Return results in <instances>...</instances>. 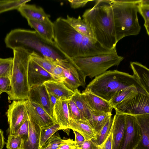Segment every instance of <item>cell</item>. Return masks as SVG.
Returning a JSON list of instances; mask_svg holds the SVG:
<instances>
[{"mask_svg":"<svg viewBox=\"0 0 149 149\" xmlns=\"http://www.w3.org/2000/svg\"><path fill=\"white\" fill-rule=\"evenodd\" d=\"M6 47L13 50L21 48L30 53L34 52L50 61L58 64L73 59L65 54L55 42L42 38L35 31L16 29L12 30L5 38Z\"/></svg>","mask_w":149,"mask_h":149,"instance_id":"cell-1","label":"cell"},{"mask_svg":"<svg viewBox=\"0 0 149 149\" xmlns=\"http://www.w3.org/2000/svg\"><path fill=\"white\" fill-rule=\"evenodd\" d=\"M54 41L58 47L72 59L93 55L97 44L93 38L82 35L60 17L53 22Z\"/></svg>","mask_w":149,"mask_h":149,"instance_id":"cell-2","label":"cell"},{"mask_svg":"<svg viewBox=\"0 0 149 149\" xmlns=\"http://www.w3.org/2000/svg\"><path fill=\"white\" fill-rule=\"evenodd\" d=\"M95 1L94 6L86 10L82 17L91 27L94 38L104 48L113 49L117 42L111 2L110 0Z\"/></svg>","mask_w":149,"mask_h":149,"instance_id":"cell-3","label":"cell"},{"mask_svg":"<svg viewBox=\"0 0 149 149\" xmlns=\"http://www.w3.org/2000/svg\"><path fill=\"white\" fill-rule=\"evenodd\" d=\"M133 88H136L140 93L149 95L133 75L117 70H107L95 77L86 87L109 102L117 92Z\"/></svg>","mask_w":149,"mask_h":149,"instance_id":"cell-4","label":"cell"},{"mask_svg":"<svg viewBox=\"0 0 149 149\" xmlns=\"http://www.w3.org/2000/svg\"><path fill=\"white\" fill-rule=\"evenodd\" d=\"M13 64L11 75L10 89L7 93L9 100L28 99L30 88L27 69L31 53L21 48L13 49Z\"/></svg>","mask_w":149,"mask_h":149,"instance_id":"cell-5","label":"cell"},{"mask_svg":"<svg viewBox=\"0 0 149 149\" xmlns=\"http://www.w3.org/2000/svg\"><path fill=\"white\" fill-rule=\"evenodd\" d=\"M111 2L117 42L125 37L138 35L141 29L137 15L138 4Z\"/></svg>","mask_w":149,"mask_h":149,"instance_id":"cell-6","label":"cell"},{"mask_svg":"<svg viewBox=\"0 0 149 149\" xmlns=\"http://www.w3.org/2000/svg\"><path fill=\"white\" fill-rule=\"evenodd\" d=\"M124 59L123 57L118 54L116 50L109 53L72 59L85 76L92 79L104 73L111 67L118 65Z\"/></svg>","mask_w":149,"mask_h":149,"instance_id":"cell-7","label":"cell"},{"mask_svg":"<svg viewBox=\"0 0 149 149\" xmlns=\"http://www.w3.org/2000/svg\"><path fill=\"white\" fill-rule=\"evenodd\" d=\"M25 102L24 100H14L9 105L6 114L9 134L17 135L19 127L28 118Z\"/></svg>","mask_w":149,"mask_h":149,"instance_id":"cell-8","label":"cell"},{"mask_svg":"<svg viewBox=\"0 0 149 149\" xmlns=\"http://www.w3.org/2000/svg\"><path fill=\"white\" fill-rule=\"evenodd\" d=\"M58 65L63 68L65 79L62 82L68 88L74 92L79 86L85 87L86 77L74 63L67 61Z\"/></svg>","mask_w":149,"mask_h":149,"instance_id":"cell-9","label":"cell"},{"mask_svg":"<svg viewBox=\"0 0 149 149\" xmlns=\"http://www.w3.org/2000/svg\"><path fill=\"white\" fill-rule=\"evenodd\" d=\"M125 115V132L120 149H135L141 141V129L135 116Z\"/></svg>","mask_w":149,"mask_h":149,"instance_id":"cell-10","label":"cell"},{"mask_svg":"<svg viewBox=\"0 0 149 149\" xmlns=\"http://www.w3.org/2000/svg\"><path fill=\"white\" fill-rule=\"evenodd\" d=\"M115 110L116 113L132 116L149 114V95L139 92L130 101Z\"/></svg>","mask_w":149,"mask_h":149,"instance_id":"cell-11","label":"cell"},{"mask_svg":"<svg viewBox=\"0 0 149 149\" xmlns=\"http://www.w3.org/2000/svg\"><path fill=\"white\" fill-rule=\"evenodd\" d=\"M25 106L28 116L41 129L55 123L53 118L38 104L27 99L26 100Z\"/></svg>","mask_w":149,"mask_h":149,"instance_id":"cell-12","label":"cell"},{"mask_svg":"<svg viewBox=\"0 0 149 149\" xmlns=\"http://www.w3.org/2000/svg\"><path fill=\"white\" fill-rule=\"evenodd\" d=\"M27 79L29 88L41 85L47 81H57L51 74L38 65L31 58L28 67Z\"/></svg>","mask_w":149,"mask_h":149,"instance_id":"cell-13","label":"cell"},{"mask_svg":"<svg viewBox=\"0 0 149 149\" xmlns=\"http://www.w3.org/2000/svg\"><path fill=\"white\" fill-rule=\"evenodd\" d=\"M28 99L39 105L54 120L48 93L43 84L30 88Z\"/></svg>","mask_w":149,"mask_h":149,"instance_id":"cell-14","label":"cell"},{"mask_svg":"<svg viewBox=\"0 0 149 149\" xmlns=\"http://www.w3.org/2000/svg\"><path fill=\"white\" fill-rule=\"evenodd\" d=\"M81 93L86 103L91 111L112 112L113 108L109 102L95 94L86 88Z\"/></svg>","mask_w":149,"mask_h":149,"instance_id":"cell-15","label":"cell"},{"mask_svg":"<svg viewBox=\"0 0 149 149\" xmlns=\"http://www.w3.org/2000/svg\"><path fill=\"white\" fill-rule=\"evenodd\" d=\"M68 100L64 98H58L54 106L53 113L55 123L59 125L60 130H67L69 132L70 118L68 107Z\"/></svg>","mask_w":149,"mask_h":149,"instance_id":"cell-16","label":"cell"},{"mask_svg":"<svg viewBox=\"0 0 149 149\" xmlns=\"http://www.w3.org/2000/svg\"><path fill=\"white\" fill-rule=\"evenodd\" d=\"M125 114L116 113L113 118L112 149H120L125 134Z\"/></svg>","mask_w":149,"mask_h":149,"instance_id":"cell-17","label":"cell"},{"mask_svg":"<svg viewBox=\"0 0 149 149\" xmlns=\"http://www.w3.org/2000/svg\"><path fill=\"white\" fill-rule=\"evenodd\" d=\"M68 128L81 134L85 140L94 141L97 138V133L87 120L69 118Z\"/></svg>","mask_w":149,"mask_h":149,"instance_id":"cell-18","label":"cell"},{"mask_svg":"<svg viewBox=\"0 0 149 149\" xmlns=\"http://www.w3.org/2000/svg\"><path fill=\"white\" fill-rule=\"evenodd\" d=\"M29 134L27 141L22 142L21 149H40V127L28 116Z\"/></svg>","mask_w":149,"mask_h":149,"instance_id":"cell-19","label":"cell"},{"mask_svg":"<svg viewBox=\"0 0 149 149\" xmlns=\"http://www.w3.org/2000/svg\"><path fill=\"white\" fill-rule=\"evenodd\" d=\"M27 20L29 25L41 37L49 41H54V24L50 19L44 21Z\"/></svg>","mask_w":149,"mask_h":149,"instance_id":"cell-20","label":"cell"},{"mask_svg":"<svg viewBox=\"0 0 149 149\" xmlns=\"http://www.w3.org/2000/svg\"><path fill=\"white\" fill-rule=\"evenodd\" d=\"M17 10L27 20L44 21L49 19L50 15L46 14L42 8L35 5L26 4Z\"/></svg>","mask_w":149,"mask_h":149,"instance_id":"cell-21","label":"cell"},{"mask_svg":"<svg viewBox=\"0 0 149 149\" xmlns=\"http://www.w3.org/2000/svg\"><path fill=\"white\" fill-rule=\"evenodd\" d=\"M49 93L58 98L69 99L74 92L68 88L62 82L56 81H48L43 84Z\"/></svg>","mask_w":149,"mask_h":149,"instance_id":"cell-22","label":"cell"},{"mask_svg":"<svg viewBox=\"0 0 149 149\" xmlns=\"http://www.w3.org/2000/svg\"><path fill=\"white\" fill-rule=\"evenodd\" d=\"M133 75L137 79L145 91L149 94V70L139 62L134 61L130 63Z\"/></svg>","mask_w":149,"mask_h":149,"instance_id":"cell-23","label":"cell"},{"mask_svg":"<svg viewBox=\"0 0 149 149\" xmlns=\"http://www.w3.org/2000/svg\"><path fill=\"white\" fill-rule=\"evenodd\" d=\"M139 92L136 88L118 91L114 95L109 102L115 109L124 105Z\"/></svg>","mask_w":149,"mask_h":149,"instance_id":"cell-24","label":"cell"},{"mask_svg":"<svg viewBox=\"0 0 149 149\" xmlns=\"http://www.w3.org/2000/svg\"><path fill=\"white\" fill-rule=\"evenodd\" d=\"M140 127L141 140L135 149H149V114L134 116Z\"/></svg>","mask_w":149,"mask_h":149,"instance_id":"cell-25","label":"cell"},{"mask_svg":"<svg viewBox=\"0 0 149 149\" xmlns=\"http://www.w3.org/2000/svg\"><path fill=\"white\" fill-rule=\"evenodd\" d=\"M65 20L70 26L79 33L86 36L94 38L90 25L84 19H82L80 16L78 18H75L67 15Z\"/></svg>","mask_w":149,"mask_h":149,"instance_id":"cell-26","label":"cell"},{"mask_svg":"<svg viewBox=\"0 0 149 149\" xmlns=\"http://www.w3.org/2000/svg\"><path fill=\"white\" fill-rule=\"evenodd\" d=\"M112 115L111 112L92 111L89 122L98 134L108 119L111 117Z\"/></svg>","mask_w":149,"mask_h":149,"instance_id":"cell-27","label":"cell"},{"mask_svg":"<svg viewBox=\"0 0 149 149\" xmlns=\"http://www.w3.org/2000/svg\"><path fill=\"white\" fill-rule=\"evenodd\" d=\"M70 98L75 102L84 119L89 121L91 117V111L86 103L81 93L77 89Z\"/></svg>","mask_w":149,"mask_h":149,"instance_id":"cell-28","label":"cell"},{"mask_svg":"<svg viewBox=\"0 0 149 149\" xmlns=\"http://www.w3.org/2000/svg\"><path fill=\"white\" fill-rule=\"evenodd\" d=\"M30 58L38 65L52 75L53 70L57 64L34 52L31 53Z\"/></svg>","mask_w":149,"mask_h":149,"instance_id":"cell-29","label":"cell"},{"mask_svg":"<svg viewBox=\"0 0 149 149\" xmlns=\"http://www.w3.org/2000/svg\"><path fill=\"white\" fill-rule=\"evenodd\" d=\"M30 0H0V14L9 10H18Z\"/></svg>","mask_w":149,"mask_h":149,"instance_id":"cell-30","label":"cell"},{"mask_svg":"<svg viewBox=\"0 0 149 149\" xmlns=\"http://www.w3.org/2000/svg\"><path fill=\"white\" fill-rule=\"evenodd\" d=\"M60 130V126L56 123L48 127L41 129L40 145V149L56 132Z\"/></svg>","mask_w":149,"mask_h":149,"instance_id":"cell-31","label":"cell"},{"mask_svg":"<svg viewBox=\"0 0 149 149\" xmlns=\"http://www.w3.org/2000/svg\"><path fill=\"white\" fill-rule=\"evenodd\" d=\"M138 12L143 17L144 26L147 34L149 35V0H141L138 4Z\"/></svg>","mask_w":149,"mask_h":149,"instance_id":"cell-32","label":"cell"},{"mask_svg":"<svg viewBox=\"0 0 149 149\" xmlns=\"http://www.w3.org/2000/svg\"><path fill=\"white\" fill-rule=\"evenodd\" d=\"M113 120L112 117L108 119L97 134L96 139L93 140L98 145H101L107 137L112 126Z\"/></svg>","mask_w":149,"mask_h":149,"instance_id":"cell-33","label":"cell"},{"mask_svg":"<svg viewBox=\"0 0 149 149\" xmlns=\"http://www.w3.org/2000/svg\"><path fill=\"white\" fill-rule=\"evenodd\" d=\"M13 64V58H0V77L10 78Z\"/></svg>","mask_w":149,"mask_h":149,"instance_id":"cell-34","label":"cell"},{"mask_svg":"<svg viewBox=\"0 0 149 149\" xmlns=\"http://www.w3.org/2000/svg\"><path fill=\"white\" fill-rule=\"evenodd\" d=\"M64 138L61 139L58 132L54 134L41 149H57L66 141Z\"/></svg>","mask_w":149,"mask_h":149,"instance_id":"cell-35","label":"cell"},{"mask_svg":"<svg viewBox=\"0 0 149 149\" xmlns=\"http://www.w3.org/2000/svg\"><path fill=\"white\" fill-rule=\"evenodd\" d=\"M22 141L18 135L9 134L6 143L7 149H21Z\"/></svg>","mask_w":149,"mask_h":149,"instance_id":"cell-36","label":"cell"},{"mask_svg":"<svg viewBox=\"0 0 149 149\" xmlns=\"http://www.w3.org/2000/svg\"><path fill=\"white\" fill-rule=\"evenodd\" d=\"M68 107L70 118L76 120L84 119L75 102L71 98L68 100Z\"/></svg>","mask_w":149,"mask_h":149,"instance_id":"cell-37","label":"cell"},{"mask_svg":"<svg viewBox=\"0 0 149 149\" xmlns=\"http://www.w3.org/2000/svg\"><path fill=\"white\" fill-rule=\"evenodd\" d=\"M29 125L28 119L20 126L18 130L17 134L22 139L23 142L26 141L29 134Z\"/></svg>","mask_w":149,"mask_h":149,"instance_id":"cell-38","label":"cell"},{"mask_svg":"<svg viewBox=\"0 0 149 149\" xmlns=\"http://www.w3.org/2000/svg\"><path fill=\"white\" fill-rule=\"evenodd\" d=\"M52 75L56 81L63 82L65 77L62 67L57 64L53 70Z\"/></svg>","mask_w":149,"mask_h":149,"instance_id":"cell-39","label":"cell"},{"mask_svg":"<svg viewBox=\"0 0 149 149\" xmlns=\"http://www.w3.org/2000/svg\"><path fill=\"white\" fill-rule=\"evenodd\" d=\"M10 89V81L8 77H0V95L3 92L7 94Z\"/></svg>","mask_w":149,"mask_h":149,"instance_id":"cell-40","label":"cell"},{"mask_svg":"<svg viewBox=\"0 0 149 149\" xmlns=\"http://www.w3.org/2000/svg\"><path fill=\"white\" fill-rule=\"evenodd\" d=\"M113 128L112 124L108 136L103 143L100 145V149H112Z\"/></svg>","mask_w":149,"mask_h":149,"instance_id":"cell-41","label":"cell"},{"mask_svg":"<svg viewBox=\"0 0 149 149\" xmlns=\"http://www.w3.org/2000/svg\"><path fill=\"white\" fill-rule=\"evenodd\" d=\"M77 149H100V146L97 145L93 140H85L84 143Z\"/></svg>","mask_w":149,"mask_h":149,"instance_id":"cell-42","label":"cell"},{"mask_svg":"<svg viewBox=\"0 0 149 149\" xmlns=\"http://www.w3.org/2000/svg\"><path fill=\"white\" fill-rule=\"evenodd\" d=\"M77 148L74 141L70 139H66L65 142L57 149H74Z\"/></svg>","mask_w":149,"mask_h":149,"instance_id":"cell-43","label":"cell"},{"mask_svg":"<svg viewBox=\"0 0 149 149\" xmlns=\"http://www.w3.org/2000/svg\"><path fill=\"white\" fill-rule=\"evenodd\" d=\"M92 1L91 0H68L71 7L75 9L84 6L88 2Z\"/></svg>","mask_w":149,"mask_h":149,"instance_id":"cell-44","label":"cell"},{"mask_svg":"<svg viewBox=\"0 0 149 149\" xmlns=\"http://www.w3.org/2000/svg\"><path fill=\"white\" fill-rule=\"evenodd\" d=\"M75 135V141L76 142L77 148H80L84 143L85 140L84 137L78 132L73 131Z\"/></svg>","mask_w":149,"mask_h":149,"instance_id":"cell-45","label":"cell"},{"mask_svg":"<svg viewBox=\"0 0 149 149\" xmlns=\"http://www.w3.org/2000/svg\"><path fill=\"white\" fill-rule=\"evenodd\" d=\"M141 0H110V1L116 3H131L138 4Z\"/></svg>","mask_w":149,"mask_h":149,"instance_id":"cell-46","label":"cell"},{"mask_svg":"<svg viewBox=\"0 0 149 149\" xmlns=\"http://www.w3.org/2000/svg\"><path fill=\"white\" fill-rule=\"evenodd\" d=\"M50 107L53 111L54 106L57 100L59 98L57 97L48 93Z\"/></svg>","mask_w":149,"mask_h":149,"instance_id":"cell-47","label":"cell"},{"mask_svg":"<svg viewBox=\"0 0 149 149\" xmlns=\"http://www.w3.org/2000/svg\"><path fill=\"white\" fill-rule=\"evenodd\" d=\"M4 137L3 132L0 129V149H2L4 145Z\"/></svg>","mask_w":149,"mask_h":149,"instance_id":"cell-48","label":"cell"},{"mask_svg":"<svg viewBox=\"0 0 149 149\" xmlns=\"http://www.w3.org/2000/svg\"><path fill=\"white\" fill-rule=\"evenodd\" d=\"M74 149H77V148Z\"/></svg>","mask_w":149,"mask_h":149,"instance_id":"cell-49","label":"cell"}]
</instances>
